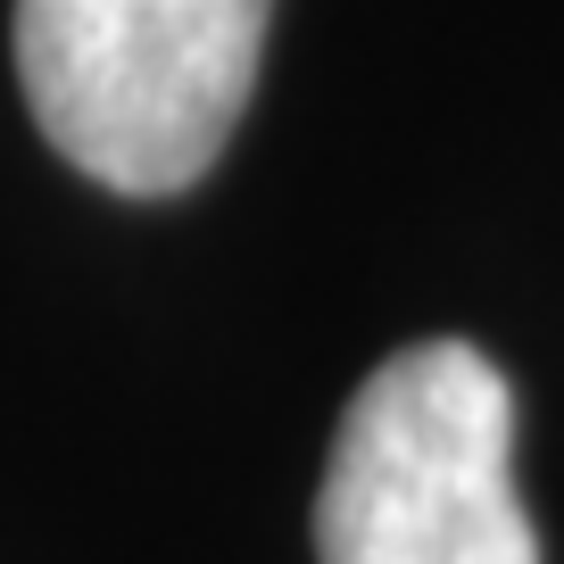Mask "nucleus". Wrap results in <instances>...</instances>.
Instances as JSON below:
<instances>
[{
    "instance_id": "f257e3e1",
    "label": "nucleus",
    "mask_w": 564,
    "mask_h": 564,
    "mask_svg": "<svg viewBox=\"0 0 564 564\" xmlns=\"http://www.w3.org/2000/svg\"><path fill=\"white\" fill-rule=\"evenodd\" d=\"M274 0H18V75L67 166L166 199L249 108Z\"/></svg>"
},
{
    "instance_id": "f03ea898",
    "label": "nucleus",
    "mask_w": 564,
    "mask_h": 564,
    "mask_svg": "<svg viewBox=\"0 0 564 564\" xmlns=\"http://www.w3.org/2000/svg\"><path fill=\"white\" fill-rule=\"evenodd\" d=\"M324 564H540L514 490V390L474 340H415L357 382L316 490Z\"/></svg>"
}]
</instances>
